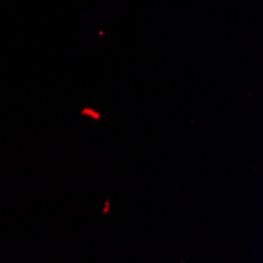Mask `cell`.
<instances>
[{
  "instance_id": "obj_1",
  "label": "cell",
  "mask_w": 263,
  "mask_h": 263,
  "mask_svg": "<svg viewBox=\"0 0 263 263\" xmlns=\"http://www.w3.org/2000/svg\"><path fill=\"white\" fill-rule=\"evenodd\" d=\"M82 115H87V117H91V118H95V120H100L101 118V114L100 112H95V110H91L90 107H85V109H82V112H81Z\"/></svg>"
}]
</instances>
